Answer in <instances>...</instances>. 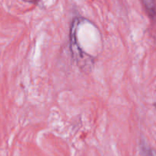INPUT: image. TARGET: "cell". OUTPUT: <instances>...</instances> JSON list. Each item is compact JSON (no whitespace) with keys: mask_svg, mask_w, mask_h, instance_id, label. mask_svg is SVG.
Wrapping results in <instances>:
<instances>
[{"mask_svg":"<svg viewBox=\"0 0 156 156\" xmlns=\"http://www.w3.org/2000/svg\"><path fill=\"white\" fill-rule=\"evenodd\" d=\"M143 6L150 18H155L156 15L155 0H142Z\"/></svg>","mask_w":156,"mask_h":156,"instance_id":"obj_1","label":"cell"}]
</instances>
